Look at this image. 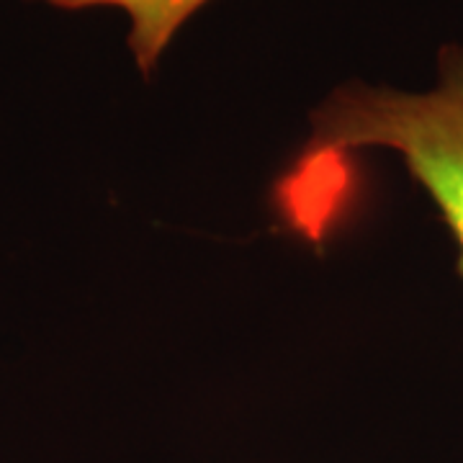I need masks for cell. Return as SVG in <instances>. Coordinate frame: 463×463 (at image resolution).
Segmentation results:
<instances>
[{
    "instance_id": "obj_2",
    "label": "cell",
    "mask_w": 463,
    "mask_h": 463,
    "mask_svg": "<svg viewBox=\"0 0 463 463\" xmlns=\"http://www.w3.org/2000/svg\"><path fill=\"white\" fill-rule=\"evenodd\" d=\"M60 11H88V8H116L129 18L127 44L134 54L139 72L147 78L160 57L170 47L183 24L203 8L209 0H47Z\"/></svg>"
},
{
    "instance_id": "obj_1",
    "label": "cell",
    "mask_w": 463,
    "mask_h": 463,
    "mask_svg": "<svg viewBox=\"0 0 463 463\" xmlns=\"http://www.w3.org/2000/svg\"><path fill=\"white\" fill-rule=\"evenodd\" d=\"M309 121L312 139L298 167L325 165L361 147L394 149L404 157L458 242L463 279V44L440 50L430 90L407 93L350 80L332 88Z\"/></svg>"
}]
</instances>
